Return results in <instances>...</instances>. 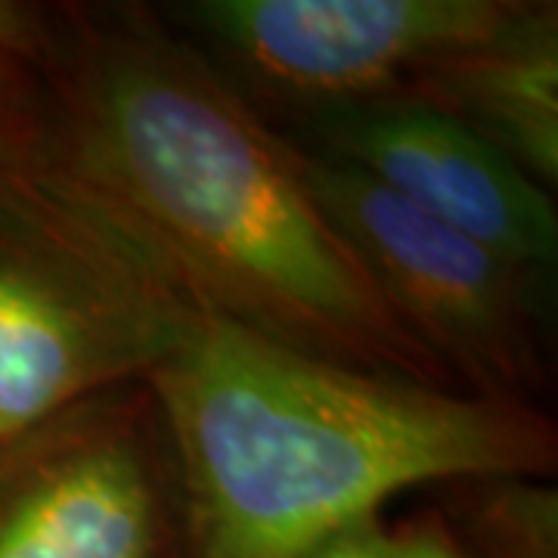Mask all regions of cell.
I'll return each mask as SVG.
<instances>
[{"label":"cell","mask_w":558,"mask_h":558,"mask_svg":"<svg viewBox=\"0 0 558 558\" xmlns=\"http://www.w3.org/2000/svg\"><path fill=\"white\" fill-rule=\"evenodd\" d=\"M506 0H205L196 16L245 69L295 97L379 100L428 65L499 38Z\"/></svg>","instance_id":"4"},{"label":"cell","mask_w":558,"mask_h":558,"mask_svg":"<svg viewBox=\"0 0 558 558\" xmlns=\"http://www.w3.org/2000/svg\"><path fill=\"white\" fill-rule=\"evenodd\" d=\"M301 558H395V537H388L373 515L323 539Z\"/></svg>","instance_id":"9"},{"label":"cell","mask_w":558,"mask_h":558,"mask_svg":"<svg viewBox=\"0 0 558 558\" xmlns=\"http://www.w3.org/2000/svg\"><path fill=\"white\" fill-rule=\"evenodd\" d=\"M416 100L465 121L527 178L558 174V40L553 13L527 10L499 38L418 72Z\"/></svg>","instance_id":"8"},{"label":"cell","mask_w":558,"mask_h":558,"mask_svg":"<svg viewBox=\"0 0 558 558\" xmlns=\"http://www.w3.org/2000/svg\"><path fill=\"white\" fill-rule=\"evenodd\" d=\"M153 481L121 438H78L44 457L0 506V558H153Z\"/></svg>","instance_id":"6"},{"label":"cell","mask_w":558,"mask_h":558,"mask_svg":"<svg viewBox=\"0 0 558 558\" xmlns=\"http://www.w3.org/2000/svg\"><path fill=\"white\" fill-rule=\"evenodd\" d=\"M323 134L329 156L506 260L519 267L556 260L553 202L457 116L416 97H379L348 102Z\"/></svg>","instance_id":"5"},{"label":"cell","mask_w":558,"mask_h":558,"mask_svg":"<svg viewBox=\"0 0 558 558\" xmlns=\"http://www.w3.org/2000/svg\"><path fill=\"white\" fill-rule=\"evenodd\" d=\"M304 180L400 319L484 395L537 373L524 267L398 199L354 165L301 153Z\"/></svg>","instance_id":"3"},{"label":"cell","mask_w":558,"mask_h":558,"mask_svg":"<svg viewBox=\"0 0 558 558\" xmlns=\"http://www.w3.org/2000/svg\"><path fill=\"white\" fill-rule=\"evenodd\" d=\"M395 558H462L453 549V543L440 537L438 531L418 527L403 537H395Z\"/></svg>","instance_id":"10"},{"label":"cell","mask_w":558,"mask_h":558,"mask_svg":"<svg viewBox=\"0 0 558 558\" xmlns=\"http://www.w3.org/2000/svg\"><path fill=\"white\" fill-rule=\"evenodd\" d=\"M128 360L137 354L112 304L97 319L50 279L0 264V440L35 428Z\"/></svg>","instance_id":"7"},{"label":"cell","mask_w":558,"mask_h":558,"mask_svg":"<svg viewBox=\"0 0 558 558\" xmlns=\"http://www.w3.org/2000/svg\"><path fill=\"white\" fill-rule=\"evenodd\" d=\"M102 289L178 440L196 558H301L428 481L546 475L549 422L323 360L230 317L137 242Z\"/></svg>","instance_id":"1"},{"label":"cell","mask_w":558,"mask_h":558,"mask_svg":"<svg viewBox=\"0 0 558 558\" xmlns=\"http://www.w3.org/2000/svg\"><path fill=\"white\" fill-rule=\"evenodd\" d=\"M81 168L112 223L230 317L366 373L453 379L323 215L299 149L178 47L124 40L94 62Z\"/></svg>","instance_id":"2"}]
</instances>
